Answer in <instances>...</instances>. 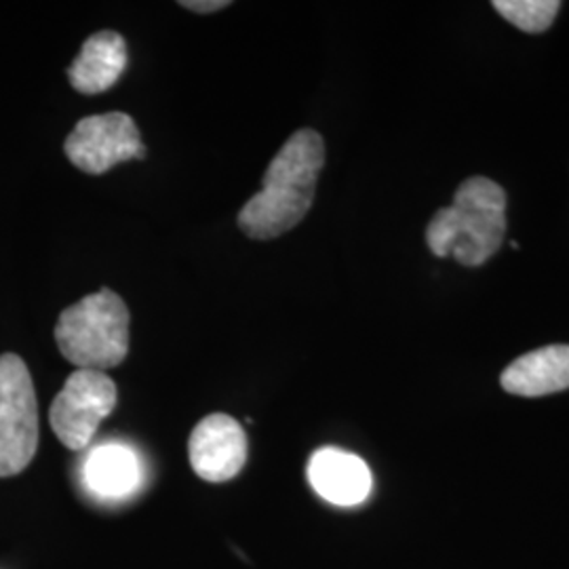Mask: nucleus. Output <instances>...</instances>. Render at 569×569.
Returning a JSON list of instances; mask_svg holds the SVG:
<instances>
[{
    "mask_svg": "<svg viewBox=\"0 0 569 569\" xmlns=\"http://www.w3.org/2000/svg\"><path fill=\"white\" fill-rule=\"evenodd\" d=\"M326 164V142L312 131H296L264 173L262 190L239 213L249 239L270 241L300 224L315 201L319 173Z\"/></svg>",
    "mask_w": 569,
    "mask_h": 569,
    "instance_id": "1",
    "label": "nucleus"
},
{
    "mask_svg": "<svg viewBox=\"0 0 569 569\" xmlns=\"http://www.w3.org/2000/svg\"><path fill=\"white\" fill-rule=\"evenodd\" d=\"M507 232V192L489 178H468L453 203L435 213L427 228L430 251L462 266H481L502 247Z\"/></svg>",
    "mask_w": 569,
    "mask_h": 569,
    "instance_id": "2",
    "label": "nucleus"
},
{
    "mask_svg": "<svg viewBox=\"0 0 569 569\" xmlns=\"http://www.w3.org/2000/svg\"><path fill=\"white\" fill-rule=\"evenodd\" d=\"M60 352L77 369L121 366L129 352V310L119 293L100 289L68 306L56 326Z\"/></svg>",
    "mask_w": 569,
    "mask_h": 569,
    "instance_id": "3",
    "label": "nucleus"
},
{
    "mask_svg": "<svg viewBox=\"0 0 569 569\" xmlns=\"http://www.w3.org/2000/svg\"><path fill=\"white\" fill-rule=\"evenodd\" d=\"M39 449V406L32 376L18 355L0 357V477L30 467Z\"/></svg>",
    "mask_w": 569,
    "mask_h": 569,
    "instance_id": "4",
    "label": "nucleus"
},
{
    "mask_svg": "<svg viewBox=\"0 0 569 569\" xmlns=\"http://www.w3.org/2000/svg\"><path fill=\"white\" fill-rule=\"evenodd\" d=\"M117 406V387L93 369H77L53 399L49 422L68 449H84L96 437L103 418Z\"/></svg>",
    "mask_w": 569,
    "mask_h": 569,
    "instance_id": "5",
    "label": "nucleus"
},
{
    "mask_svg": "<svg viewBox=\"0 0 569 569\" xmlns=\"http://www.w3.org/2000/svg\"><path fill=\"white\" fill-rule=\"evenodd\" d=\"M63 150L70 163L91 176H102L119 163L146 154L138 124L124 112H108L77 122Z\"/></svg>",
    "mask_w": 569,
    "mask_h": 569,
    "instance_id": "6",
    "label": "nucleus"
},
{
    "mask_svg": "<svg viewBox=\"0 0 569 569\" xmlns=\"http://www.w3.org/2000/svg\"><path fill=\"white\" fill-rule=\"evenodd\" d=\"M188 456L192 470L209 483L234 479L247 462L243 427L226 413L203 418L190 435Z\"/></svg>",
    "mask_w": 569,
    "mask_h": 569,
    "instance_id": "7",
    "label": "nucleus"
},
{
    "mask_svg": "<svg viewBox=\"0 0 569 569\" xmlns=\"http://www.w3.org/2000/svg\"><path fill=\"white\" fill-rule=\"evenodd\" d=\"M308 481L312 489L336 507H355L371 491V472L366 462L342 449L323 448L308 462Z\"/></svg>",
    "mask_w": 569,
    "mask_h": 569,
    "instance_id": "8",
    "label": "nucleus"
},
{
    "mask_svg": "<svg viewBox=\"0 0 569 569\" xmlns=\"http://www.w3.org/2000/svg\"><path fill=\"white\" fill-rule=\"evenodd\" d=\"M502 388L517 397H545L569 388V346H542L515 359L500 378Z\"/></svg>",
    "mask_w": 569,
    "mask_h": 569,
    "instance_id": "9",
    "label": "nucleus"
},
{
    "mask_svg": "<svg viewBox=\"0 0 569 569\" xmlns=\"http://www.w3.org/2000/svg\"><path fill=\"white\" fill-rule=\"evenodd\" d=\"M127 68V42L114 30H102L89 37L81 53L68 68L70 84L84 96L108 91L121 79Z\"/></svg>",
    "mask_w": 569,
    "mask_h": 569,
    "instance_id": "10",
    "label": "nucleus"
},
{
    "mask_svg": "<svg viewBox=\"0 0 569 569\" xmlns=\"http://www.w3.org/2000/svg\"><path fill=\"white\" fill-rule=\"evenodd\" d=\"M87 486L103 498H121L140 483V465L136 453L124 446L96 449L84 467Z\"/></svg>",
    "mask_w": 569,
    "mask_h": 569,
    "instance_id": "11",
    "label": "nucleus"
},
{
    "mask_svg": "<svg viewBox=\"0 0 569 569\" xmlns=\"http://www.w3.org/2000/svg\"><path fill=\"white\" fill-rule=\"evenodd\" d=\"M493 9L519 30L538 34L552 26L561 2L557 0H496Z\"/></svg>",
    "mask_w": 569,
    "mask_h": 569,
    "instance_id": "12",
    "label": "nucleus"
},
{
    "mask_svg": "<svg viewBox=\"0 0 569 569\" xmlns=\"http://www.w3.org/2000/svg\"><path fill=\"white\" fill-rule=\"evenodd\" d=\"M180 7L190 9V11H194V13H213V11H220V9L230 7V2H228V0H211V2H203V0H197V2L192 0V2H188V0H182Z\"/></svg>",
    "mask_w": 569,
    "mask_h": 569,
    "instance_id": "13",
    "label": "nucleus"
}]
</instances>
